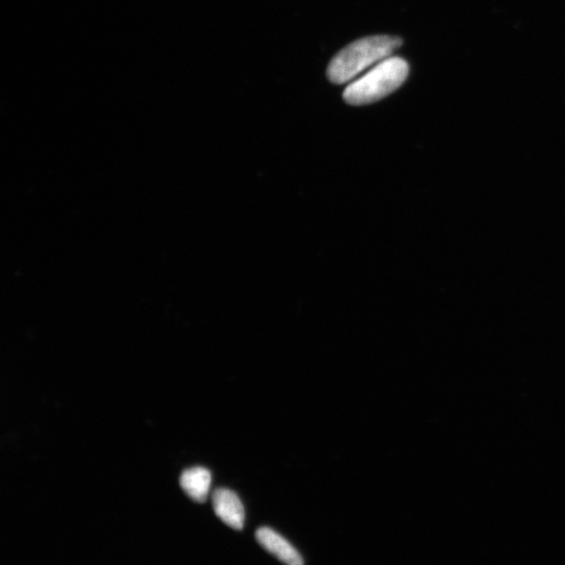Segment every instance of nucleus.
<instances>
[{
    "mask_svg": "<svg viewBox=\"0 0 565 565\" xmlns=\"http://www.w3.org/2000/svg\"><path fill=\"white\" fill-rule=\"evenodd\" d=\"M401 44L399 37L384 35L357 40L332 59L328 78L334 84L348 83L370 66L392 57Z\"/></svg>",
    "mask_w": 565,
    "mask_h": 565,
    "instance_id": "f257e3e1",
    "label": "nucleus"
},
{
    "mask_svg": "<svg viewBox=\"0 0 565 565\" xmlns=\"http://www.w3.org/2000/svg\"><path fill=\"white\" fill-rule=\"evenodd\" d=\"M213 508L221 521L232 529L242 530L244 508L238 495L225 488L216 489L212 495Z\"/></svg>",
    "mask_w": 565,
    "mask_h": 565,
    "instance_id": "7ed1b4c3",
    "label": "nucleus"
},
{
    "mask_svg": "<svg viewBox=\"0 0 565 565\" xmlns=\"http://www.w3.org/2000/svg\"><path fill=\"white\" fill-rule=\"evenodd\" d=\"M256 538L262 548L286 565H304L300 553L279 533L270 528H260Z\"/></svg>",
    "mask_w": 565,
    "mask_h": 565,
    "instance_id": "20e7f679",
    "label": "nucleus"
},
{
    "mask_svg": "<svg viewBox=\"0 0 565 565\" xmlns=\"http://www.w3.org/2000/svg\"><path fill=\"white\" fill-rule=\"evenodd\" d=\"M409 72L408 62L399 57H390L351 83L345 90L344 99L351 105L377 102L394 93L408 78Z\"/></svg>",
    "mask_w": 565,
    "mask_h": 565,
    "instance_id": "f03ea898",
    "label": "nucleus"
},
{
    "mask_svg": "<svg viewBox=\"0 0 565 565\" xmlns=\"http://www.w3.org/2000/svg\"><path fill=\"white\" fill-rule=\"evenodd\" d=\"M180 486L196 503H205L208 499L212 477L211 472L203 467L190 468L180 477Z\"/></svg>",
    "mask_w": 565,
    "mask_h": 565,
    "instance_id": "39448f33",
    "label": "nucleus"
}]
</instances>
